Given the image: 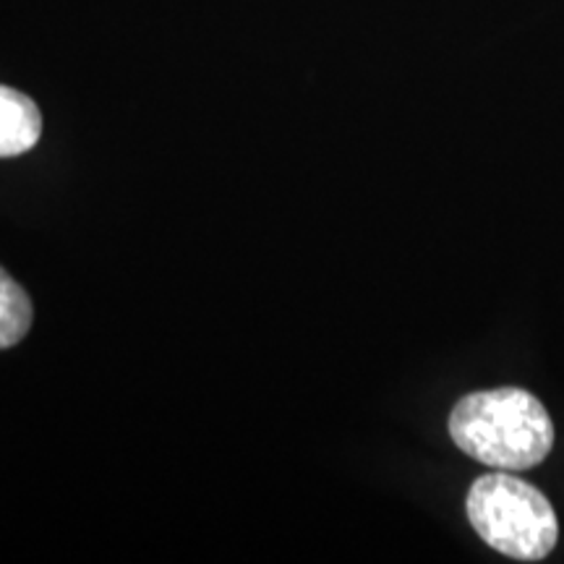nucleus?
I'll use <instances>...</instances> for the list:
<instances>
[{"instance_id":"3","label":"nucleus","mask_w":564,"mask_h":564,"mask_svg":"<svg viewBox=\"0 0 564 564\" xmlns=\"http://www.w3.org/2000/svg\"><path fill=\"white\" fill-rule=\"evenodd\" d=\"M42 116L24 91L0 84V158H19L40 141Z\"/></svg>"},{"instance_id":"2","label":"nucleus","mask_w":564,"mask_h":564,"mask_svg":"<svg viewBox=\"0 0 564 564\" xmlns=\"http://www.w3.org/2000/svg\"><path fill=\"white\" fill-rule=\"evenodd\" d=\"M468 520L494 552L520 562H541L560 539L554 507L535 486L510 474L481 476L470 486Z\"/></svg>"},{"instance_id":"4","label":"nucleus","mask_w":564,"mask_h":564,"mask_svg":"<svg viewBox=\"0 0 564 564\" xmlns=\"http://www.w3.org/2000/svg\"><path fill=\"white\" fill-rule=\"evenodd\" d=\"M32 327V301L24 288L0 267V350L13 348Z\"/></svg>"},{"instance_id":"1","label":"nucleus","mask_w":564,"mask_h":564,"mask_svg":"<svg viewBox=\"0 0 564 564\" xmlns=\"http://www.w3.org/2000/svg\"><path fill=\"white\" fill-rule=\"evenodd\" d=\"M453 442L494 470H528L554 447V423L535 394L499 387L465 394L449 415Z\"/></svg>"}]
</instances>
